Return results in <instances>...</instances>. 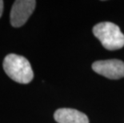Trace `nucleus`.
Instances as JSON below:
<instances>
[{
    "mask_svg": "<svg viewBox=\"0 0 124 123\" xmlns=\"http://www.w3.org/2000/svg\"><path fill=\"white\" fill-rule=\"evenodd\" d=\"M3 1L0 0V18H1L2 14V12H3Z\"/></svg>",
    "mask_w": 124,
    "mask_h": 123,
    "instance_id": "423d86ee",
    "label": "nucleus"
},
{
    "mask_svg": "<svg viewBox=\"0 0 124 123\" xmlns=\"http://www.w3.org/2000/svg\"><path fill=\"white\" fill-rule=\"evenodd\" d=\"M94 72L110 79H119L124 77V62L118 59L102 60L92 64Z\"/></svg>",
    "mask_w": 124,
    "mask_h": 123,
    "instance_id": "20e7f679",
    "label": "nucleus"
},
{
    "mask_svg": "<svg viewBox=\"0 0 124 123\" xmlns=\"http://www.w3.org/2000/svg\"><path fill=\"white\" fill-rule=\"evenodd\" d=\"M93 33L107 50L115 51L124 46V35L115 23L100 22L94 27Z\"/></svg>",
    "mask_w": 124,
    "mask_h": 123,
    "instance_id": "f03ea898",
    "label": "nucleus"
},
{
    "mask_svg": "<svg viewBox=\"0 0 124 123\" xmlns=\"http://www.w3.org/2000/svg\"><path fill=\"white\" fill-rule=\"evenodd\" d=\"M54 117L58 123H89L87 116L75 109H59L55 111Z\"/></svg>",
    "mask_w": 124,
    "mask_h": 123,
    "instance_id": "39448f33",
    "label": "nucleus"
},
{
    "mask_svg": "<svg viewBox=\"0 0 124 123\" xmlns=\"http://www.w3.org/2000/svg\"><path fill=\"white\" fill-rule=\"evenodd\" d=\"M36 2L34 0H17L10 10V23L14 27H20L26 23L34 12Z\"/></svg>",
    "mask_w": 124,
    "mask_h": 123,
    "instance_id": "7ed1b4c3",
    "label": "nucleus"
},
{
    "mask_svg": "<svg viewBox=\"0 0 124 123\" xmlns=\"http://www.w3.org/2000/svg\"><path fill=\"white\" fill-rule=\"evenodd\" d=\"M3 70L15 82L27 84L34 78V72L28 60L23 56L10 54L3 60Z\"/></svg>",
    "mask_w": 124,
    "mask_h": 123,
    "instance_id": "f257e3e1",
    "label": "nucleus"
}]
</instances>
